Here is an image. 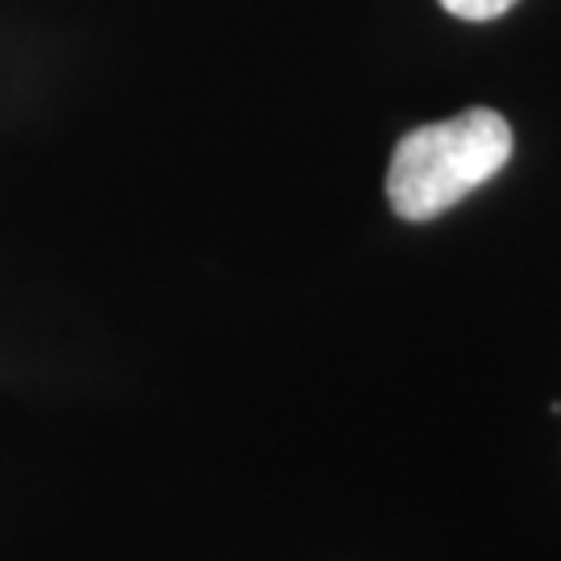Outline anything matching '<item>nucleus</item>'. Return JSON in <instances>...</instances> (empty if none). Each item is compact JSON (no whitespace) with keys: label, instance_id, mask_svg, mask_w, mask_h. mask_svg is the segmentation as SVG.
<instances>
[{"label":"nucleus","instance_id":"f03ea898","mask_svg":"<svg viewBox=\"0 0 561 561\" xmlns=\"http://www.w3.org/2000/svg\"><path fill=\"white\" fill-rule=\"evenodd\" d=\"M449 18H461V21H495L503 18L507 9H516L520 0H437Z\"/></svg>","mask_w":561,"mask_h":561},{"label":"nucleus","instance_id":"f257e3e1","mask_svg":"<svg viewBox=\"0 0 561 561\" xmlns=\"http://www.w3.org/2000/svg\"><path fill=\"white\" fill-rule=\"evenodd\" d=\"M516 150V134L495 108H466L449 121L416 125L391 150L387 204L400 221H433L495 180Z\"/></svg>","mask_w":561,"mask_h":561}]
</instances>
